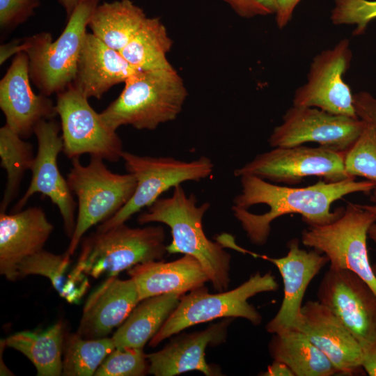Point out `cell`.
Returning <instances> with one entry per match:
<instances>
[{
    "label": "cell",
    "instance_id": "obj_1",
    "mask_svg": "<svg viewBox=\"0 0 376 376\" xmlns=\"http://www.w3.org/2000/svg\"><path fill=\"white\" fill-rule=\"evenodd\" d=\"M240 178L241 191L234 198L231 210L249 241L257 246L266 244L272 222L280 217L299 214L309 226L325 225L343 213V208L331 211L334 201L352 193L371 192L376 187L373 182L355 178L319 181L299 188L277 185L249 175Z\"/></svg>",
    "mask_w": 376,
    "mask_h": 376
},
{
    "label": "cell",
    "instance_id": "obj_2",
    "mask_svg": "<svg viewBox=\"0 0 376 376\" xmlns=\"http://www.w3.org/2000/svg\"><path fill=\"white\" fill-rule=\"evenodd\" d=\"M210 207L207 202L197 205L194 194L187 196L179 185L170 197L159 198L138 217L141 225L158 222L168 226L172 235L167 245L169 253H183L195 257L202 265L213 288L228 290L231 256L219 241L209 240L203 230V218Z\"/></svg>",
    "mask_w": 376,
    "mask_h": 376
},
{
    "label": "cell",
    "instance_id": "obj_3",
    "mask_svg": "<svg viewBox=\"0 0 376 376\" xmlns=\"http://www.w3.org/2000/svg\"><path fill=\"white\" fill-rule=\"evenodd\" d=\"M100 0H84L67 19L58 38L52 40L50 33L42 32L17 39L0 48V63L19 52L29 57L31 81L40 93L46 96L58 94L73 82L77 63L90 18Z\"/></svg>",
    "mask_w": 376,
    "mask_h": 376
},
{
    "label": "cell",
    "instance_id": "obj_4",
    "mask_svg": "<svg viewBox=\"0 0 376 376\" xmlns=\"http://www.w3.org/2000/svg\"><path fill=\"white\" fill-rule=\"evenodd\" d=\"M124 83L119 96L100 113L116 130L123 125L155 130L178 117L187 97L185 83L173 67L137 70Z\"/></svg>",
    "mask_w": 376,
    "mask_h": 376
},
{
    "label": "cell",
    "instance_id": "obj_5",
    "mask_svg": "<svg viewBox=\"0 0 376 376\" xmlns=\"http://www.w3.org/2000/svg\"><path fill=\"white\" fill-rule=\"evenodd\" d=\"M161 226L134 228L124 224L92 233L81 242L70 273L75 276H117L133 266L162 260L167 252Z\"/></svg>",
    "mask_w": 376,
    "mask_h": 376
},
{
    "label": "cell",
    "instance_id": "obj_6",
    "mask_svg": "<svg viewBox=\"0 0 376 376\" xmlns=\"http://www.w3.org/2000/svg\"><path fill=\"white\" fill-rule=\"evenodd\" d=\"M278 288L275 276L269 272L264 274L256 272L231 290L211 294L205 285L196 288L181 297L177 307L148 345L155 347L188 327L217 318H240L259 325L262 315L249 303V299L259 293L276 291Z\"/></svg>",
    "mask_w": 376,
    "mask_h": 376
},
{
    "label": "cell",
    "instance_id": "obj_7",
    "mask_svg": "<svg viewBox=\"0 0 376 376\" xmlns=\"http://www.w3.org/2000/svg\"><path fill=\"white\" fill-rule=\"evenodd\" d=\"M68 186L77 198L75 228L66 251L71 257L85 233L116 214L131 198L136 187L135 176L110 171L99 157H91L87 165L79 157L72 159L67 176Z\"/></svg>",
    "mask_w": 376,
    "mask_h": 376
},
{
    "label": "cell",
    "instance_id": "obj_8",
    "mask_svg": "<svg viewBox=\"0 0 376 376\" xmlns=\"http://www.w3.org/2000/svg\"><path fill=\"white\" fill-rule=\"evenodd\" d=\"M375 221L373 212L348 203L334 221L304 230L301 242L327 256L329 267L354 272L376 293V277L367 248L368 230Z\"/></svg>",
    "mask_w": 376,
    "mask_h": 376
},
{
    "label": "cell",
    "instance_id": "obj_9",
    "mask_svg": "<svg viewBox=\"0 0 376 376\" xmlns=\"http://www.w3.org/2000/svg\"><path fill=\"white\" fill-rule=\"evenodd\" d=\"M125 167L136 180L130 201L113 217L101 223L97 231H104L125 223L131 217L149 207L166 191L187 181L199 182L212 172L214 164L201 156L190 162L171 157L141 156L124 151Z\"/></svg>",
    "mask_w": 376,
    "mask_h": 376
},
{
    "label": "cell",
    "instance_id": "obj_10",
    "mask_svg": "<svg viewBox=\"0 0 376 376\" xmlns=\"http://www.w3.org/2000/svg\"><path fill=\"white\" fill-rule=\"evenodd\" d=\"M56 107L61 120L63 152L69 159L88 154L111 162L122 159V141L88 98L72 84L56 95Z\"/></svg>",
    "mask_w": 376,
    "mask_h": 376
},
{
    "label": "cell",
    "instance_id": "obj_11",
    "mask_svg": "<svg viewBox=\"0 0 376 376\" xmlns=\"http://www.w3.org/2000/svg\"><path fill=\"white\" fill-rule=\"evenodd\" d=\"M345 153L322 146L274 148L235 169L234 175L239 178L253 175L287 184H297L311 176L322 178L329 182H339L354 178L345 171Z\"/></svg>",
    "mask_w": 376,
    "mask_h": 376
},
{
    "label": "cell",
    "instance_id": "obj_12",
    "mask_svg": "<svg viewBox=\"0 0 376 376\" xmlns=\"http://www.w3.org/2000/svg\"><path fill=\"white\" fill-rule=\"evenodd\" d=\"M352 58L347 38L318 54L310 65L306 81L294 93L292 105L316 107L333 114L358 118L354 94L343 77Z\"/></svg>",
    "mask_w": 376,
    "mask_h": 376
},
{
    "label": "cell",
    "instance_id": "obj_13",
    "mask_svg": "<svg viewBox=\"0 0 376 376\" xmlns=\"http://www.w3.org/2000/svg\"><path fill=\"white\" fill-rule=\"evenodd\" d=\"M366 126L359 118L329 113L316 107L292 105L268 139L272 148L292 147L307 142L346 152Z\"/></svg>",
    "mask_w": 376,
    "mask_h": 376
},
{
    "label": "cell",
    "instance_id": "obj_14",
    "mask_svg": "<svg viewBox=\"0 0 376 376\" xmlns=\"http://www.w3.org/2000/svg\"><path fill=\"white\" fill-rule=\"evenodd\" d=\"M364 348L376 340V293L354 272L329 267L317 292Z\"/></svg>",
    "mask_w": 376,
    "mask_h": 376
},
{
    "label": "cell",
    "instance_id": "obj_15",
    "mask_svg": "<svg viewBox=\"0 0 376 376\" xmlns=\"http://www.w3.org/2000/svg\"><path fill=\"white\" fill-rule=\"evenodd\" d=\"M61 124L55 119L43 120L35 128L34 134L38 142L37 153L31 169L29 185L13 208L21 210L35 194L48 197L55 205L63 219L65 234L71 238L76 218V203L67 179L61 175L58 166V157L63 151V139L60 135Z\"/></svg>",
    "mask_w": 376,
    "mask_h": 376
},
{
    "label": "cell",
    "instance_id": "obj_16",
    "mask_svg": "<svg viewBox=\"0 0 376 376\" xmlns=\"http://www.w3.org/2000/svg\"><path fill=\"white\" fill-rule=\"evenodd\" d=\"M29 63L25 52L15 54L0 81V108L6 124L24 139L34 134L38 123L58 115L56 104L49 96L32 90Z\"/></svg>",
    "mask_w": 376,
    "mask_h": 376
},
{
    "label": "cell",
    "instance_id": "obj_17",
    "mask_svg": "<svg viewBox=\"0 0 376 376\" xmlns=\"http://www.w3.org/2000/svg\"><path fill=\"white\" fill-rule=\"evenodd\" d=\"M288 251L281 258L258 255V258L274 264L280 272L283 282V298L275 316L265 329L272 334L292 330L300 317L302 301L310 282L329 262L324 254L313 249H301L299 240H290L287 244Z\"/></svg>",
    "mask_w": 376,
    "mask_h": 376
},
{
    "label": "cell",
    "instance_id": "obj_18",
    "mask_svg": "<svg viewBox=\"0 0 376 376\" xmlns=\"http://www.w3.org/2000/svg\"><path fill=\"white\" fill-rule=\"evenodd\" d=\"M303 333L331 361L339 374L353 375L361 367L363 348L340 320L318 301L302 305L294 329Z\"/></svg>",
    "mask_w": 376,
    "mask_h": 376
},
{
    "label": "cell",
    "instance_id": "obj_19",
    "mask_svg": "<svg viewBox=\"0 0 376 376\" xmlns=\"http://www.w3.org/2000/svg\"><path fill=\"white\" fill-rule=\"evenodd\" d=\"M53 230L39 207L13 214L0 212V274L10 281L18 279L19 265L43 250Z\"/></svg>",
    "mask_w": 376,
    "mask_h": 376
},
{
    "label": "cell",
    "instance_id": "obj_20",
    "mask_svg": "<svg viewBox=\"0 0 376 376\" xmlns=\"http://www.w3.org/2000/svg\"><path fill=\"white\" fill-rule=\"evenodd\" d=\"M232 318L208 326L205 329L175 337L162 349L147 354L148 373L155 376H174L198 370L206 376L220 375L219 368L208 364L205 350L226 341Z\"/></svg>",
    "mask_w": 376,
    "mask_h": 376
},
{
    "label": "cell",
    "instance_id": "obj_21",
    "mask_svg": "<svg viewBox=\"0 0 376 376\" xmlns=\"http://www.w3.org/2000/svg\"><path fill=\"white\" fill-rule=\"evenodd\" d=\"M140 301L132 278L109 276L87 298L76 333L85 338L107 337Z\"/></svg>",
    "mask_w": 376,
    "mask_h": 376
},
{
    "label": "cell",
    "instance_id": "obj_22",
    "mask_svg": "<svg viewBox=\"0 0 376 376\" xmlns=\"http://www.w3.org/2000/svg\"><path fill=\"white\" fill-rule=\"evenodd\" d=\"M136 71L118 51L87 33L72 85L88 99H100L111 87L125 82Z\"/></svg>",
    "mask_w": 376,
    "mask_h": 376
},
{
    "label": "cell",
    "instance_id": "obj_23",
    "mask_svg": "<svg viewBox=\"0 0 376 376\" xmlns=\"http://www.w3.org/2000/svg\"><path fill=\"white\" fill-rule=\"evenodd\" d=\"M127 273L136 283L141 301L165 293L185 295L209 281L201 263L188 254L169 262L159 260L137 264Z\"/></svg>",
    "mask_w": 376,
    "mask_h": 376
},
{
    "label": "cell",
    "instance_id": "obj_24",
    "mask_svg": "<svg viewBox=\"0 0 376 376\" xmlns=\"http://www.w3.org/2000/svg\"><path fill=\"white\" fill-rule=\"evenodd\" d=\"M182 295L165 293L141 301L112 336L116 348H143L177 307Z\"/></svg>",
    "mask_w": 376,
    "mask_h": 376
},
{
    "label": "cell",
    "instance_id": "obj_25",
    "mask_svg": "<svg viewBox=\"0 0 376 376\" xmlns=\"http://www.w3.org/2000/svg\"><path fill=\"white\" fill-rule=\"evenodd\" d=\"M269 351L274 360L286 364L295 376L339 374L327 356L303 333L295 329L273 334Z\"/></svg>",
    "mask_w": 376,
    "mask_h": 376
},
{
    "label": "cell",
    "instance_id": "obj_26",
    "mask_svg": "<svg viewBox=\"0 0 376 376\" xmlns=\"http://www.w3.org/2000/svg\"><path fill=\"white\" fill-rule=\"evenodd\" d=\"M64 324L58 321L45 329L22 331L5 339L33 364L38 376H59L63 370Z\"/></svg>",
    "mask_w": 376,
    "mask_h": 376
},
{
    "label": "cell",
    "instance_id": "obj_27",
    "mask_svg": "<svg viewBox=\"0 0 376 376\" xmlns=\"http://www.w3.org/2000/svg\"><path fill=\"white\" fill-rule=\"evenodd\" d=\"M146 17L143 10L132 0L104 2L95 9L88 26L102 42L119 52Z\"/></svg>",
    "mask_w": 376,
    "mask_h": 376
},
{
    "label": "cell",
    "instance_id": "obj_28",
    "mask_svg": "<svg viewBox=\"0 0 376 376\" xmlns=\"http://www.w3.org/2000/svg\"><path fill=\"white\" fill-rule=\"evenodd\" d=\"M173 41L158 17H146L119 52L138 71L167 69L173 66L167 54Z\"/></svg>",
    "mask_w": 376,
    "mask_h": 376
},
{
    "label": "cell",
    "instance_id": "obj_29",
    "mask_svg": "<svg viewBox=\"0 0 376 376\" xmlns=\"http://www.w3.org/2000/svg\"><path fill=\"white\" fill-rule=\"evenodd\" d=\"M70 257L44 249L26 258L18 266V278L40 275L47 278L58 295L70 304H79L88 289L87 276L77 277L68 272Z\"/></svg>",
    "mask_w": 376,
    "mask_h": 376
},
{
    "label": "cell",
    "instance_id": "obj_30",
    "mask_svg": "<svg viewBox=\"0 0 376 376\" xmlns=\"http://www.w3.org/2000/svg\"><path fill=\"white\" fill-rule=\"evenodd\" d=\"M1 166L6 172V184L0 212H6L18 194L24 173L31 170L35 155L33 147L6 124L0 128Z\"/></svg>",
    "mask_w": 376,
    "mask_h": 376
},
{
    "label": "cell",
    "instance_id": "obj_31",
    "mask_svg": "<svg viewBox=\"0 0 376 376\" xmlns=\"http://www.w3.org/2000/svg\"><path fill=\"white\" fill-rule=\"evenodd\" d=\"M116 348L111 338H85L76 332L65 335L63 370L65 376L94 375L107 355Z\"/></svg>",
    "mask_w": 376,
    "mask_h": 376
},
{
    "label": "cell",
    "instance_id": "obj_32",
    "mask_svg": "<svg viewBox=\"0 0 376 376\" xmlns=\"http://www.w3.org/2000/svg\"><path fill=\"white\" fill-rule=\"evenodd\" d=\"M346 173L352 178L360 176L376 183V130L366 124V127L345 152Z\"/></svg>",
    "mask_w": 376,
    "mask_h": 376
},
{
    "label": "cell",
    "instance_id": "obj_33",
    "mask_svg": "<svg viewBox=\"0 0 376 376\" xmlns=\"http://www.w3.org/2000/svg\"><path fill=\"white\" fill-rule=\"evenodd\" d=\"M143 348H115L97 369L95 376H142L148 373Z\"/></svg>",
    "mask_w": 376,
    "mask_h": 376
},
{
    "label": "cell",
    "instance_id": "obj_34",
    "mask_svg": "<svg viewBox=\"0 0 376 376\" xmlns=\"http://www.w3.org/2000/svg\"><path fill=\"white\" fill-rule=\"evenodd\" d=\"M376 19V0H334L330 19L334 25H353V35L363 34Z\"/></svg>",
    "mask_w": 376,
    "mask_h": 376
},
{
    "label": "cell",
    "instance_id": "obj_35",
    "mask_svg": "<svg viewBox=\"0 0 376 376\" xmlns=\"http://www.w3.org/2000/svg\"><path fill=\"white\" fill-rule=\"evenodd\" d=\"M40 0H0V29L8 33L33 15Z\"/></svg>",
    "mask_w": 376,
    "mask_h": 376
},
{
    "label": "cell",
    "instance_id": "obj_36",
    "mask_svg": "<svg viewBox=\"0 0 376 376\" xmlns=\"http://www.w3.org/2000/svg\"><path fill=\"white\" fill-rule=\"evenodd\" d=\"M241 17L275 15L277 0H222Z\"/></svg>",
    "mask_w": 376,
    "mask_h": 376
},
{
    "label": "cell",
    "instance_id": "obj_37",
    "mask_svg": "<svg viewBox=\"0 0 376 376\" xmlns=\"http://www.w3.org/2000/svg\"><path fill=\"white\" fill-rule=\"evenodd\" d=\"M354 106L358 118L376 130V97L360 91L354 94Z\"/></svg>",
    "mask_w": 376,
    "mask_h": 376
},
{
    "label": "cell",
    "instance_id": "obj_38",
    "mask_svg": "<svg viewBox=\"0 0 376 376\" xmlns=\"http://www.w3.org/2000/svg\"><path fill=\"white\" fill-rule=\"evenodd\" d=\"M301 0H277L275 14L276 24L278 28L283 29L290 22L293 13Z\"/></svg>",
    "mask_w": 376,
    "mask_h": 376
},
{
    "label": "cell",
    "instance_id": "obj_39",
    "mask_svg": "<svg viewBox=\"0 0 376 376\" xmlns=\"http://www.w3.org/2000/svg\"><path fill=\"white\" fill-rule=\"evenodd\" d=\"M361 367L370 376H376V340L363 348Z\"/></svg>",
    "mask_w": 376,
    "mask_h": 376
},
{
    "label": "cell",
    "instance_id": "obj_40",
    "mask_svg": "<svg viewBox=\"0 0 376 376\" xmlns=\"http://www.w3.org/2000/svg\"><path fill=\"white\" fill-rule=\"evenodd\" d=\"M263 376H295L291 369L285 363L274 360L268 366L265 372L262 373Z\"/></svg>",
    "mask_w": 376,
    "mask_h": 376
},
{
    "label": "cell",
    "instance_id": "obj_41",
    "mask_svg": "<svg viewBox=\"0 0 376 376\" xmlns=\"http://www.w3.org/2000/svg\"><path fill=\"white\" fill-rule=\"evenodd\" d=\"M84 0H58L64 8L67 19L72 15L77 7Z\"/></svg>",
    "mask_w": 376,
    "mask_h": 376
},
{
    "label": "cell",
    "instance_id": "obj_42",
    "mask_svg": "<svg viewBox=\"0 0 376 376\" xmlns=\"http://www.w3.org/2000/svg\"><path fill=\"white\" fill-rule=\"evenodd\" d=\"M371 195V201L373 205H360L363 208L369 210L376 216V187L373 189Z\"/></svg>",
    "mask_w": 376,
    "mask_h": 376
},
{
    "label": "cell",
    "instance_id": "obj_43",
    "mask_svg": "<svg viewBox=\"0 0 376 376\" xmlns=\"http://www.w3.org/2000/svg\"><path fill=\"white\" fill-rule=\"evenodd\" d=\"M368 235L370 238L376 244V221L369 228ZM372 266L374 274L376 277V263Z\"/></svg>",
    "mask_w": 376,
    "mask_h": 376
}]
</instances>
